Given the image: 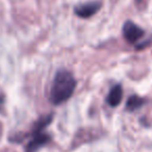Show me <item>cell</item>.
Masks as SVG:
<instances>
[{"label": "cell", "mask_w": 152, "mask_h": 152, "mask_svg": "<svg viewBox=\"0 0 152 152\" xmlns=\"http://www.w3.org/2000/svg\"><path fill=\"white\" fill-rule=\"evenodd\" d=\"M76 79L73 74L65 69L55 73L49 92V100L53 105H61L72 97L76 89Z\"/></svg>", "instance_id": "1"}, {"label": "cell", "mask_w": 152, "mask_h": 152, "mask_svg": "<svg viewBox=\"0 0 152 152\" xmlns=\"http://www.w3.org/2000/svg\"><path fill=\"white\" fill-rule=\"evenodd\" d=\"M53 114H48V115H45V116L41 117L39 118L36 122L34 123L31 127V130H30L29 133H22V134H16L13 135V137L10 139V141L12 142H22V140H24L25 137H31L32 135L34 134H38L40 132H43L44 129L52 122L53 120Z\"/></svg>", "instance_id": "2"}, {"label": "cell", "mask_w": 152, "mask_h": 152, "mask_svg": "<svg viewBox=\"0 0 152 152\" xmlns=\"http://www.w3.org/2000/svg\"><path fill=\"white\" fill-rule=\"evenodd\" d=\"M102 7V2L99 0H92L88 2L81 3L74 7V13L77 17L83 19H89L100 11Z\"/></svg>", "instance_id": "3"}, {"label": "cell", "mask_w": 152, "mask_h": 152, "mask_svg": "<svg viewBox=\"0 0 152 152\" xmlns=\"http://www.w3.org/2000/svg\"><path fill=\"white\" fill-rule=\"evenodd\" d=\"M123 37L124 39L130 44H134L141 38H143V36L145 34V31L140 27L139 25H137L135 23H133L132 21H126L123 25L122 28Z\"/></svg>", "instance_id": "4"}, {"label": "cell", "mask_w": 152, "mask_h": 152, "mask_svg": "<svg viewBox=\"0 0 152 152\" xmlns=\"http://www.w3.org/2000/svg\"><path fill=\"white\" fill-rule=\"evenodd\" d=\"M51 140L50 135L46 132H40L31 137L30 141L25 146V152H38L41 148L45 147Z\"/></svg>", "instance_id": "5"}, {"label": "cell", "mask_w": 152, "mask_h": 152, "mask_svg": "<svg viewBox=\"0 0 152 152\" xmlns=\"http://www.w3.org/2000/svg\"><path fill=\"white\" fill-rule=\"evenodd\" d=\"M123 97V89L121 85H116L110 89L106 97V103L112 107H116L122 101Z\"/></svg>", "instance_id": "6"}, {"label": "cell", "mask_w": 152, "mask_h": 152, "mask_svg": "<svg viewBox=\"0 0 152 152\" xmlns=\"http://www.w3.org/2000/svg\"><path fill=\"white\" fill-rule=\"evenodd\" d=\"M144 103H145V100H144L143 98L139 97V96H137V95H133V96H131V97H129L128 100H127L126 108L129 112H133V110H137V108H140L141 106H143Z\"/></svg>", "instance_id": "7"}, {"label": "cell", "mask_w": 152, "mask_h": 152, "mask_svg": "<svg viewBox=\"0 0 152 152\" xmlns=\"http://www.w3.org/2000/svg\"><path fill=\"white\" fill-rule=\"evenodd\" d=\"M4 102H5V97L2 94H0V112L2 110L3 106H4Z\"/></svg>", "instance_id": "8"}]
</instances>
